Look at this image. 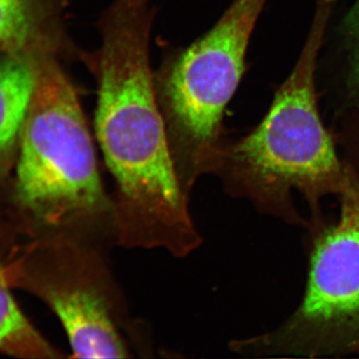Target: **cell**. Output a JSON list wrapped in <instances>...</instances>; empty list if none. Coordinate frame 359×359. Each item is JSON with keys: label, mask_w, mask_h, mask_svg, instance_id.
Returning <instances> with one entry per match:
<instances>
[{"label": "cell", "mask_w": 359, "mask_h": 359, "mask_svg": "<svg viewBox=\"0 0 359 359\" xmlns=\"http://www.w3.org/2000/svg\"><path fill=\"white\" fill-rule=\"evenodd\" d=\"M334 4L335 0H316L294 69L256 128L224 146L215 172L231 193L287 219H297L292 191L316 205L325 196L344 192L351 173L339 159L316 98V63Z\"/></svg>", "instance_id": "6da1fadb"}, {"label": "cell", "mask_w": 359, "mask_h": 359, "mask_svg": "<svg viewBox=\"0 0 359 359\" xmlns=\"http://www.w3.org/2000/svg\"><path fill=\"white\" fill-rule=\"evenodd\" d=\"M155 13L153 0H114L98 22L100 46L83 55L98 87L99 145L116 194L133 204L166 197L179 181L150 65Z\"/></svg>", "instance_id": "7a4b0ae2"}, {"label": "cell", "mask_w": 359, "mask_h": 359, "mask_svg": "<svg viewBox=\"0 0 359 359\" xmlns=\"http://www.w3.org/2000/svg\"><path fill=\"white\" fill-rule=\"evenodd\" d=\"M16 194L35 221L102 247L115 242L114 207L101 181L74 85L44 58L18 148Z\"/></svg>", "instance_id": "3957f363"}, {"label": "cell", "mask_w": 359, "mask_h": 359, "mask_svg": "<svg viewBox=\"0 0 359 359\" xmlns=\"http://www.w3.org/2000/svg\"><path fill=\"white\" fill-rule=\"evenodd\" d=\"M268 0H233L204 36L167 59L155 77L175 164L187 192L215 173L226 106L245 70L250 36Z\"/></svg>", "instance_id": "277c9868"}, {"label": "cell", "mask_w": 359, "mask_h": 359, "mask_svg": "<svg viewBox=\"0 0 359 359\" xmlns=\"http://www.w3.org/2000/svg\"><path fill=\"white\" fill-rule=\"evenodd\" d=\"M335 224L314 241L299 308L257 351L318 358L359 353V180L351 170Z\"/></svg>", "instance_id": "5b68a950"}, {"label": "cell", "mask_w": 359, "mask_h": 359, "mask_svg": "<svg viewBox=\"0 0 359 359\" xmlns=\"http://www.w3.org/2000/svg\"><path fill=\"white\" fill-rule=\"evenodd\" d=\"M50 247L39 290L57 314L75 356L127 358L128 347L120 334L121 297L103 248L66 233H58Z\"/></svg>", "instance_id": "8992f818"}, {"label": "cell", "mask_w": 359, "mask_h": 359, "mask_svg": "<svg viewBox=\"0 0 359 359\" xmlns=\"http://www.w3.org/2000/svg\"><path fill=\"white\" fill-rule=\"evenodd\" d=\"M65 0H0V54L58 57L66 46Z\"/></svg>", "instance_id": "52a82bcc"}, {"label": "cell", "mask_w": 359, "mask_h": 359, "mask_svg": "<svg viewBox=\"0 0 359 359\" xmlns=\"http://www.w3.org/2000/svg\"><path fill=\"white\" fill-rule=\"evenodd\" d=\"M44 58L25 53L0 54V176L6 173L20 148L37 71Z\"/></svg>", "instance_id": "ba28073f"}, {"label": "cell", "mask_w": 359, "mask_h": 359, "mask_svg": "<svg viewBox=\"0 0 359 359\" xmlns=\"http://www.w3.org/2000/svg\"><path fill=\"white\" fill-rule=\"evenodd\" d=\"M0 351L16 358H56L53 348L33 327L14 301L0 263Z\"/></svg>", "instance_id": "9c48e42d"}, {"label": "cell", "mask_w": 359, "mask_h": 359, "mask_svg": "<svg viewBox=\"0 0 359 359\" xmlns=\"http://www.w3.org/2000/svg\"><path fill=\"white\" fill-rule=\"evenodd\" d=\"M344 39L347 56V84L351 99L359 111V0L344 18Z\"/></svg>", "instance_id": "30bf717a"}]
</instances>
